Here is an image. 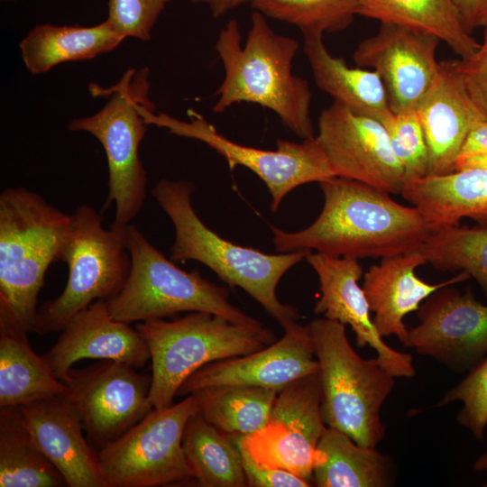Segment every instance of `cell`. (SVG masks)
<instances>
[{
  "instance_id": "22",
  "label": "cell",
  "mask_w": 487,
  "mask_h": 487,
  "mask_svg": "<svg viewBox=\"0 0 487 487\" xmlns=\"http://www.w3.org/2000/svg\"><path fill=\"white\" fill-rule=\"evenodd\" d=\"M416 111L428 148L427 175L454 171L468 133L487 119L448 60L440 61L439 73Z\"/></svg>"
},
{
  "instance_id": "35",
  "label": "cell",
  "mask_w": 487,
  "mask_h": 487,
  "mask_svg": "<svg viewBox=\"0 0 487 487\" xmlns=\"http://www.w3.org/2000/svg\"><path fill=\"white\" fill-rule=\"evenodd\" d=\"M457 400L463 403L456 417L457 422L477 440L482 441L487 427V356L468 371L459 383L448 390L437 406Z\"/></svg>"
},
{
  "instance_id": "1",
  "label": "cell",
  "mask_w": 487,
  "mask_h": 487,
  "mask_svg": "<svg viewBox=\"0 0 487 487\" xmlns=\"http://www.w3.org/2000/svg\"><path fill=\"white\" fill-rule=\"evenodd\" d=\"M319 184L324 206L308 227L289 233L271 226L277 252L384 258L419 251L433 232L418 208L396 202L386 191L337 176Z\"/></svg>"
},
{
  "instance_id": "13",
  "label": "cell",
  "mask_w": 487,
  "mask_h": 487,
  "mask_svg": "<svg viewBox=\"0 0 487 487\" xmlns=\"http://www.w3.org/2000/svg\"><path fill=\"white\" fill-rule=\"evenodd\" d=\"M63 383L96 451L117 440L153 409L152 375L140 374L122 362L99 360L71 369Z\"/></svg>"
},
{
  "instance_id": "45",
  "label": "cell",
  "mask_w": 487,
  "mask_h": 487,
  "mask_svg": "<svg viewBox=\"0 0 487 487\" xmlns=\"http://www.w3.org/2000/svg\"><path fill=\"white\" fill-rule=\"evenodd\" d=\"M193 2H197V3H205L207 5H209L211 0H192Z\"/></svg>"
},
{
  "instance_id": "4",
  "label": "cell",
  "mask_w": 487,
  "mask_h": 487,
  "mask_svg": "<svg viewBox=\"0 0 487 487\" xmlns=\"http://www.w3.org/2000/svg\"><path fill=\"white\" fill-rule=\"evenodd\" d=\"M71 225L66 214L23 187L0 194V303L32 332L49 266L60 261Z\"/></svg>"
},
{
  "instance_id": "27",
  "label": "cell",
  "mask_w": 487,
  "mask_h": 487,
  "mask_svg": "<svg viewBox=\"0 0 487 487\" xmlns=\"http://www.w3.org/2000/svg\"><path fill=\"white\" fill-rule=\"evenodd\" d=\"M317 447L326 461L313 472L318 487H386L393 482L392 462L376 447L358 445L346 434L326 427Z\"/></svg>"
},
{
  "instance_id": "17",
  "label": "cell",
  "mask_w": 487,
  "mask_h": 487,
  "mask_svg": "<svg viewBox=\"0 0 487 487\" xmlns=\"http://www.w3.org/2000/svg\"><path fill=\"white\" fill-rule=\"evenodd\" d=\"M318 370L308 327L296 322L270 345L200 368L182 383L178 396L218 385L258 386L279 392L297 379Z\"/></svg>"
},
{
  "instance_id": "46",
  "label": "cell",
  "mask_w": 487,
  "mask_h": 487,
  "mask_svg": "<svg viewBox=\"0 0 487 487\" xmlns=\"http://www.w3.org/2000/svg\"><path fill=\"white\" fill-rule=\"evenodd\" d=\"M2 1H5V2H13V1H15V0H2Z\"/></svg>"
},
{
  "instance_id": "10",
  "label": "cell",
  "mask_w": 487,
  "mask_h": 487,
  "mask_svg": "<svg viewBox=\"0 0 487 487\" xmlns=\"http://www.w3.org/2000/svg\"><path fill=\"white\" fill-rule=\"evenodd\" d=\"M198 412L193 394L164 409H152L115 442L96 451L106 487H154L193 478L182 447L188 418Z\"/></svg>"
},
{
  "instance_id": "36",
  "label": "cell",
  "mask_w": 487,
  "mask_h": 487,
  "mask_svg": "<svg viewBox=\"0 0 487 487\" xmlns=\"http://www.w3.org/2000/svg\"><path fill=\"white\" fill-rule=\"evenodd\" d=\"M170 0H108L106 21L124 39L150 41L152 31Z\"/></svg>"
},
{
  "instance_id": "40",
  "label": "cell",
  "mask_w": 487,
  "mask_h": 487,
  "mask_svg": "<svg viewBox=\"0 0 487 487\" xmlns=\"http://www.w3.org/2000/svg\"><path fill=\"white\" fill-rule=\"evenodd\" d=\"M482 0H453L460 23L468 33L476 28V18Z\"/></svg>"
},
{
  "instance_id": "32",
  "label": "cell",
  "mask_w": 487,
  "mask_h": 487,
  "mask_svg": "<svg viewBox=\"0 0 487 487\" xmlns=\"http://www.w3.org/2000/svg\"><path fill=\"white\" fill-rule=\"evenodd\" d=\"M427 263L473 277L487 298V225H452L433 231L419 251Z\"/></svg>"
},
{
  "instance_id": "18",
  "label": "cell",
  "mask_w": 487,
  "mask_h": 487,
  "mask_svg": "<svg viewBox=\"0 0 487 487\" xmlns=\"http://www.w3.org/2000/svg\"><path fill=\"white\" fill-rule=\"evenodd\" d=\"M307 262L320 283V298L314 312L326 318L349 325L359 347L370 346L379 363L395 377L411 378L416 371L410 354L394 350L376 330L363 287L358 284L363 268L357 259L311 252Z\"/></svg>"
},
{
  "instance_id": "29",
  "label": "cell",
  "mask_w": 487,
  "mask_h": 487,
  "mask_svg": "<svg viewBox=\"0 0 487 487\" xmlns=\"http://www.w3.org/2000/svg\"><path fill=\"white\" fill-rule=\"evenodd\" d=\"M182 447L193 478L200 486H246L241 453L234 440L198 412L186 423Z\"/></svg>"
},
{
  "instance_id": "21",
  "label": "cell",
  "mask_w": 487,
  "mask_h": 487,
  "mask_svg": "<svg viewBox=\"0 0 487 487\" xmlns=\"http://www.w3.org/2000/svg\"><path fill=\"white\" fill-rule=\"evenodd\" d=\"M426 263L423 254L417 251L381 258L365 272L363 289L374 313L372 322L381 336L395 335L407 346L409 329L404 317L418 311L422 302L437 289L470 278L461 271L445 281L427 283L415 272Z\"/></svg>"
},
{
  "instance_id": "38",
  "label": "cell",
  "mask_w": 487,
  "mask_h": 487,
  "mask_svg": "<svg viewBox=\"0 0 487 487\" xmlns=\"http://www.w3.org/2000/svg\"><path fill=\"white\" fill-rule=\"evenodd\" d=\"M236 444V443H235ZM242 457L246 486L251 487H308L312 482L282 469H272L256 464L247 452L237 446Z\"/></svg>"
},
{
  "instance_id": "41",
  "label": "cell",
  "mask_w": 487,
  "mask_h": 487,
  "mask_svg": "<svg viewBox=\"0 0 487 487\" xmlns=\"http://www.w3.org/2000/svg\"><path fill=\"white\" fill-rule=\"evenodd\" d=\"M253 0H211L208 5L215 18L225 15L242 5L252 3Z\"/></svg>"
},
{
  "instance_id": "9",
  "label": "cell",
  "mask_w": 487,
  "mask_h": 487,
  "mask_svg": "<svg viewBox=\"0 0 487 487\" xmlns=\"http://www.w3.org/2000/svg\"><path fill=\"white\" fill-rule=\"evenodd\" d=\"M126 230L105 228L89 205L75 209L60 256L69 267L66 286L60 296L38 308L32 332L61 331L77 313L122 288L131 268Z\"/></svg>"
},
{
  "instance_id": "44",
  "label": "cell",
  "mask_w": 487,
  "mask_h": 487,
  "mask_svg": "<svg viewBox=\"0 0 487 487\" xmlns=\"http://www.w3.org/2000/svg\"><path fill=\"white\" fill-rule=\"evenodd\" d=\"M473 468L479 472H487V452L481 455L475 460Z\"/></svg>"
},
{
  "instance_id": "14",
  "label": "cell",
  "mask_w": 487,
  "mask_h": 487,
  "mask_svg": "<svg viewBox=\"0 0 487 487\" xmlns=\"http://www.w3.org/2000/svg\"><path fill=\"white\" fill-rule=\"evenodd\" d=\"M315 138L335 176L401 193L405 173L379 120L334 102L321 112Z\"/></svg>"
},
{
  "instance_id": "2",
  "label": "cell",
  "mask_w": 487,
  "mask_h": 487,
  "mask_svg": "<svg viewBox=\"0 0 487 487\" xmlns=\"http://www.w3.org/2000/svg\"><path fill=\"white\" fill-rule=\"evenodd\" d=\"M215 50L225 69L216 92L215 113L253 103L275 113L298 137H315L309 85L292 71L299 50L295 39L275 32L267 17L254 10L244 44L238 22L231 19L220 31Z\"/></svg>"
},
{
  "instance_id": "39",
  "label": "cell",
  "mask_w": 487,
  "mask_h": 487,
  "mask_svg": "<svg viewBox=\"0 0 487 487\" xmlns=\"http://www.w3.org/2000/svg\"><path fill=\"white\" fill-rule=\"evenodd\" d=\"M479 155H487V119L478 121L472 127L464 142L458 159Z\"/></svg>"
},
{
  "instance_id": "19",
  "label": "cell",
  "mask_w": 487,
  "mask_h": 487,
  "mask_svg": "<svg viewBox=\"0 0 487 487\" xmlns=\"http://www.w3.org/2000/svg\"><path fill=\"white\" fill-rule=\"evenodd\" d=\"M42 357L61 381L71 366L83 359L112 360L142 368L151 358L142 334L112 317L105 299L77 313Z\"/></svg>"
},
{
  "instance_id": "43",
  "label": "cell",
  "mask_w": 487,
  "mask_h": 487,
  "mask_svg": "<svg viewBox=\"0 0 487 487\" xmlns=\"http://www.w3.org/2000/svg\"><path fill=\"white\" fill-rule=\"evenodd\" d=\"M487 26V0H482L476 18V28Z\"/></svg>"
},
{
  "instance_id": "34",
  "label": "cell",
  "mask_w": 487,
  "mask_h": 487,
  "mask_svg": "<svg viewBox=\"0 0 487 487\" xmlns=\"http://www.w3.org/2000/svg\"><path fill=\"white\" fill-rule=\"evenodd\" d=\"M382 124L388 132L391 149L402 165L405 181L427 176L428 148L417 111L392 114Z\"/></svg>"
},
{
  "instance_id": "8",
  "label": "cell",
  "mask_w": 487,
  "mask_h": 487,
  "mask_svg": "<svg viewBox=\"0 0 487 487\" xmlns=\"http://www.w3.org/2000/svg\"><path fill=\"white\" fill-rule=\"evenodd\" d=\"M150 70L130 69L114 86L103 88L90 85L91 93L108 96L96 113L73 119L69 129L85 132L102 144L108 164V196L104 209L115 203L111 227L125 228L141 211L148 177L139 155L140 145L148 130L139 106L149 98Z\"/></svg>"
},
{
  "instance_id": "23",
  "label": "cell",
  "mask_w": 487,
  "mask_h": 487,
  "mask_svg": "<svg viewBox=\"0 0 487 487\" xmlns=\"http://www.w3.org/2000/svg\"><path fill=\"white\" fill-rule=\"evenodd\" d=\"M400 195L418 208L433 231L470 217L487 225V169L464 168L409 179Z\"/></svg>"
},
{
  "instance_id": "33",
  "label": "cell",
  "mask_w": 487,
  "mask_h": 487,
  "mask_svg": "<svg viewBox=\"0 0 487 487\" xmlns=\"http://www.w3.org/2000/svg\"><path fill=\"white\" fill-rule=\"evenodd\" d=\"M361 0H253L263 15L298 27L306 35L337 32L358 15Z\"/></svg>"
},
{
  "instance_id": "25",
  "label": "cell",
  "mask_w": 487,
  "mask_h": 487,
  "mask_svg": "<svg viewBox=\"0 0 487 487\" xmlns=\"http://www.w3.org/2000/svg\"><path fill=\"white\" fill-rule=\"evenodd\" d=\"M304 53L308 60L316 85L352 112L383 123L391 111L382 80L369 69L349 67L333 56L323 35L304 36Z\"/></svg>"
},
{
  "instance_id": "24",
  "label": "cell",
  "mask_w": 487,
  "mask_h": 487,
  "mask_svg": "<svg viewBox=\"0 0 487 487\" xmlns=\"http://www.w3.org/2000/svg\"><path fill=\"white\" fill-rule=\"evenodd\" d=\"M27 334L0 303V408L66 394L65 384L32 350Z\"/></svg>"
},
{
  "instance_id": "7",
  "label": "cell",
  "mask_w": 487,
  "mask_h": 487,
  "mask_svg": "<svg viewBox=\"0 0 487 487\" xmlns=\"http://www.w3.org/2000/svg\"><path fill=\"white\" fill-rule=\"evenodd\" d=\"M135 327L150 352L154 409L171 406L182 383L205 365L252 354L276 341L263 325L235 324L202 311L172 321L139 322Z\"/></svg>"
},
{
  "instance_id": "37",
  "label": "cell",
  "mask_w": 487,
  "mask_h": 487,
  "mask_svg": "<svg viewBox=\"0 0 487 487\" xmlns=\"http://www.w3.org/2000/svg\"><path fill=\"white\" fill-rule=\"evenodd\" d=\"M474 54L466 60H448L470 97L487 117V26Z\"/></svg>"
},
{
  "instance_id": "16",
  "label": "cell",
  "mask_w": 487,
  "mask_h": 487,
  "mask_svg": "<svg viewBox=\"0 0 487 487\" xmlns=\"http://www.w3.org/2000/svg\"><path fill=\"white\" fill-rule=\"evenodd\" d=\"M407 347L455 372H468L487 356V305L470 290L441 288L418 309Z\"/></svg>"
},
{
  "instance_id": "11",
  "label": "cell",
  "mask_w": 487,
  "mask_h": 487,
  "mask_svg": "<svg viewBox=\"0 0 487 487\" xmlns=\"http://www.w3.org/2000/svg\"><path fill=\"white\" fill-rule=\"evenodd\" d=\"M139 111L148 125L164 128L171 134L207 144L225 158L231 170L243 166L255 173L271 193V208L274 212L283 198L297 187L335 177L315 137L301 142L279 139L275 150H263L227 139L192 108L187 112L188 121L166 113H154L152 102L142 103Z\"/></svg>"
},
{
  "instance_id": "12",
  "label": "cell",
  "mask_w": 487,
  "mask_h": 487,
  "mask_svg": "<svg viewBox=\"0 0 487 487\" xmlns=\"http://www.w3.org/2000/svg\"><path fill=\"white\" fill-rule=\"evenodd\" d=\"M321 404V380L316 372L277 393L262 428L232 437L259 465L286 470L313 482L314 469L326 461V455L317 447L326 427Z\"/></svg>"
},
{
  "instance_id": "5",
  "label": "cell",
  "mask_w": 487,
  "mask_h": 487,
  "mask_svg": "<svg viewBox=\"0 0 487 487\" xmlns=\"http://www.w3.org/2000/svg\"><path fill=\"white\" fill-rule=\"evenodd\" d=\"M307 326L319 367L325 424L360 446L376 447L385 435L381 407L396 377L376 357L364 359L355 352L344 324L324 317Z\"/></svg>"
},
{
  "instance_id": "20",
  "label": "cell",
  "mask_w": 487,
  "mask_h": 487,
  "mask_svg": "<svg viewBox=\"0 0 487 487\" xmlns=\"http://www.w3.org/2000/svg\"><path fill=\"white\" fill-rule=\"evenodd\" d=\"M23 422L69 487H106L96 451L83 436L80 418L66 395L19 405Z\"/></svg>"
},
{
  "instance_id": "15",
  "label": "cell",
  "mask_w": 487,
  "mask_h": 487,
  "mask_svg": "<svg viewBox=\"0 0 487 487\" xmlns=\"http://www.w3.org/2000/svg\"><path fill=\"white\" fill-rule=\"evenodd\" d=\"M440 39L434 34L391 23L363 40L353 54L357 67L376 71L385 87L393 114L417 110L432 87L440 61Z\"/></svg>"
},
{
  "instance_id": "3",
  "label": "cell",
  "mask_w": 487,
  "mask_h": 487,
  "mask_svg": "<svg viewBox=\"0 0 487 487\" xmlns=\"http://www.w3.org/2000/svg\"><path fill=\"white\" fill-rule=\"evenodd\" d=\"M193 192L191 182L167 179H161L152 189V197L174 225L171 259L194 260L207 266L231 288L245 290L283 329L296 323L299 317L298 310L279 300L276 288L281 277L311 251L268 254L225 240L195 212L191 203Z\"/></svg>"
},
{
  "instance_id": "6",
  "label": "cell",
  "mask_w": 487,
  "mask_h": 487,
  "mask_svg": "<svg viewBox=\"0 0 487 487\" xmlns=\"http://www.w3.org/2000/svg\"><path fill=\"white\" fill-rule=\"evenodd\" d=\"M126 244L131 258L128 277L106 300L115 319L131 324L202 311L235 324L263 325L234 306L226 288L207 280L198 271H186L175 265L133 224L127 226Z\"/></svg>"
},
{
  "instance_id": "31",
  "label": "cell",
  "mask_w": 487,
  "mask_h": 487,
  "mask_svg": "<svg viewBox=\"0 0 487 487\" xmlns=\"http://www.w3.org/2000/svg\"><path fill=\"white\" fill-rule=\"evenodd\" d=\"M277 391L250 385H218L192 393L198 413L230 436H244L268 421Z\"/></svg>"
},
{
  "instance_id": "30",
  "label": "cell",
  "mask_w": 487,
  "mask_h": 487,
  "mask_svg": "<svg viewBox=\"0 0 487 487\" xmlns=\"http://www.w3.org/2000/svg\"><path fill=\"white\" fill-rule=\"evenodd\" d=\"M0 486H68L34 442L18 406L0 408Z\"/></svg>"
},
{
  "instance_id": "28",
  "label": "cell",
  "mask_w": 487,
  "mask_h": 487,
  "mask_svg": "<svg viewBox=\"0 0 487 487\" xmlns=\"http://www.w3.org/2000/svg\"><path fill=\"white\" fill-rule=\"evenodd\" d=\"M358 15L434 34L462 60L480 46L463 28L453 0H361Z\"/></svg>"
},
{
  "instance_id": "42",
  "label": "cell",
  "mask_w": 487,
  "mask_h": 487,
  "mask_svg": "<svg viewBox=\"0 0 487 487\" xmlns=\"http://www.w3.org/2000/svg\"><path fill=\"white\" fill-rule=\"evenodd\" d=\"M473 167L487 169V155L458 159L455 163V170Z\"/></svg>"
},
{
  "instance_id": "26",
  "label": "cell",
  "mask_w": 487,
  "mask_h": 487,
  "mask_svg": "<svg viewBox=\"0 0 487 487\" xmlns=\"http://www.w3.org/2000/svg\"><path fill=\"white\" fill-rule=\"evenodd\" d=\"M124 40L106 20L93 26L43 23L23 38L19 49L26 69L38 75L65 62L94 59Z\"/></svg>"
}]
</instances>
